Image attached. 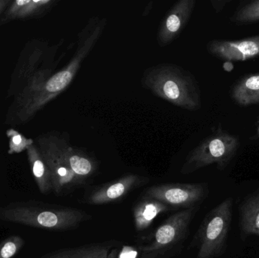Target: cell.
Returning a JSON list of instances; mask_svg holds the SVG:
<instances>
[{"label":"cell","instance_id":"1","mask_svg":"<svg viewBox=\"0 0 259 258\" xmlns=\"http://www.w3.org/2000/svg\"><path fill=\"white\" fill-rule=\"evenodd\" d=\"M142 86L170 104L195 112L201 108L199 83L192 73L179 65L161 63L146 68Z\"/></svg>","mask_w":259,"mask_h":258},{"label":"cell","instance_id":"2","mask_svg":"<svg viewBox=\"0 0 259 258\" xmlns=\"http://www.w3.org/2000/svg\"><path fill=\"white\" fill-rule=\"evenodd\" d=\"M88 215L71 208L56 207L36 201L16 202L0 207V220L35 228L68 230L76 228Z\"/></svg>","mask_w":259,"mask_h":258},{"label":"cell","instance_id":"3","mask_svg":"<svg viewBox=\"0 0 259 258\" xmlns=\"http://www.w3.org/2000/svg\"><path fill=\"white\" fill-rule=\"evenodd\" d=\"M239 147L237 136L218 129L189 153L181 168V174L187 175L211 165H217L219 169H225Z\"/></svg>","mask_w":259,"mask_h":258},{"label":"cell","instance_id":"4","mask_svg":"<svg viewBox=\"0 0 259 258\" xmlns=\"http://www.w3.org/2000/svg\"><path fill=\"white\" fill-rule=\"evenodd\" d=\"M65 133L49 132L39 135L34 141L50 171L53 191L56 195L65 193L83 183L70 169L65 161L63 152Z\"/></svg>","mask_w":259,"mask_h":258},{"label":"cell","instance_id":"5","mask_svg":"<svg viewBox=\"0 0 259 258\" xmlns=\"http://www.w3.org/2000/svg\"><path fill=\"white\" fill-rule=\"evenodd\" d=\"M233 199L227 198L205 217L198 232V258H214L223 252L232 221Z\"/></svg>","mask_w":259,"mask_h":258},{"label":"cell","instance_id":"6","mask_svg":"<svg viewBox=\"0 0 259 258\" xmlns=\"http://www.w3.org/2000/svg\"><path fill=\"white\" fill-rule=\"evenodd\" d=\"M195 207L181 211L169 217L154 233L149 243L140 246L146 256H153L170 249L184 240L194 215Z\"/></svg>","mask_w":259,"mask_h":258},{"label":"cell","instance_id":"7","mask_svg":"<svg viewBox=\"0 0 259 258\" xmlns=\"http://www.w3.org/2000/svg\"><path fill=\"white\" fill-rule=\"evenodd\" d=\"M204 194L205 189L200 183H166L149 188L145 198L157 200L169 207L187 209L194 208Z\"/></svg>","mask_w":259,"mask_h":258},{"label":"cell","instance_id":"8","mask_svg":"<svg viewBox=\"0 0 259 258\" xmlns=\"http://www.w3.org/2000/svg\"><path fill=\"white\" fill-rule=\"evenodd\" d=\"M196 3V0H180L169 9L157 33L160 47L167 46L179 37L191 18Z\"/></svg>","mask_w":259,"mask_h":258},{"label":"cell","instance_id":"9","mask_svg":"<svg viewBox=\"0 0 259 258\" xmlns=\"http://www.w3.org/2000/svg\"><path fill=\"white\" fill-rule=\"evenodd\" d=\"M211 56L226 62H245L259 56V34L237 40L214 39L207 44Z\"/></svg>","mask_w":259,"mask_h":258},{"label":"cell","instance_id":"10","mask_svg":"<svg viewBox=\"0 0 259 258\" xmlns=\"http://www.w3.org/2000/svg\"><path fill=\"white\" fill-rule=\"evenodd\" d=\"M146 180L147 178L146 177L136 174H128L120 177L93 191L89 197V203L100 205L115 202L124 198L132 189Z\"/></svg>","mask_w":259,"mask_h":258},{"label":"cell","instance_id":"11","mask_svg":"<svg viewBox=\"0 0 259 258\" xmlns=\"http://www.w3.org/2000/svg\"><path fill=\"white\" fill-rule=\"evenodd\" d=\"M63 152L70 169L83 183L97 172V159L88 151L71 145L69 134L67 133L64 139Z\"/></svg>","mask_w":259,"mask_h":258},{"label":"cell","instance_id":"12","mask_svg":"<svg viewBox=\"0 0 259 258\" xmlns=\"http://www.w3.org/2000/svg\"><path fill=\"white\" fill-rule=\"evenodd\" d=\"M56 0H15L3 13V21L30 19L42 16L50 12L56 4Z\"/></svg>","mask_w":259,"mask_h":258},{"label":"cell","instance_id":"13","mask_svg":"<svg viewBox=\"0 0 259 258\" xmlns=\"http://www.w3.org/2000/svg\"><path fill=\"white\" fill-rule=\"evenodd\" d=\"M114 247L113 242L92 244L53 251L40 258H116L118 251Z\"/></svg>","mask_w":259,"mask_h":258},{"label":"cell","instance_id":"14","mask_svg":"<svg viewBox=\"0 0 259 258\" xmlns=\"http://www.w3.org/2000/svg\"><path fill=\"white\" fill-rule=\"evenodd\" d=\"M231 98L240 106L259 104V72L248 74L231 89Z\"/></svg>","mask_w":259,"mask_h":258},{"label":"cell","instance_id":"15","mask_svg":"<svg viewBox=\"0 0 259 258\" xmlns=\"http://www.w3.org/2000/svg\"><path fill=\"white\" fill-rule=\"evenodd\" d=\"M169 209V206L161 201L144 198L136 204L133 210L136 230L143 231L149 228L160 214L167 212Z\"/></svg>","mask_w":259,"mask_h":258},{"label":"cell","instance_id":"16","mask_svg":"<svg viewBox=\"0 0 259 258\" xmlns=\"http://www.w3.org/2000/svg\"><path fill=\"white\" fill-rule=\"evenodd\" d=\"M27 154L39 192L42 194L50 193L53 191L51 175L35 142L27 147Z\"/></svg>","mask_w":259,"mask_h":258},{"label":"cell","instance_id":"17","mask_svg":"<svg viewBox=\"0 0 259 258\" xmlns=\"http://www.w3.org/2000/svg\"><path fill=\"white\" fill-rule=\"evenodd\" d=\"M240 228L245 234L259 236V192L246 199L242 205Z\"/></svg>","mask_w":259,"mask_h":258},{"label":"cell","instance_id":"18","mask_svg":"<svg viewBox=\"0 0 259 258\" xmlns=\"http://www.w3.org/2000/svg\"><path fill=\"white\" fill-rule=\"evenodd\" d=\"M231 21L236 24H250L259 21V0L249 2L239 8L233 16Z\"/></svg>","mask_w":259,"mask_h":258},{"label":"cell","instance_id":"19","mask_svg":"<svg viewBox=\"0 0 259 258\" xmlns=\"http://www.w3.org/2000/svg\"><path fill=\"white\" fill-rule=\"evenodd\" d=\"M24 239L18 236H12L0 242V258H12L24 247Z\"/></svg>","mask_w":259,"mask_h":258},{"label":"cell","instance_id":"20","mask_svg":"<svg viewBox=\"0 0 259 258\" xmlns=\"http://www.w3.org/2000/svg\"><path fill=\"white\" fill-rule=\"evenodd\" d=\"M9 137V153H19L24 150H27V147L34 142L32 139H26L18 132L10 130L7 132Z\"/></svg>","mask_w":259,"mask_h":258},{"label":"cell","instance_id":"21","mask_svg":"<svg viewBox=\"0 0 259 258\" xmlns=\"http://www.w3.org/2000/svg\"><path fill=\"white\" fill-rule=\"evenodd\" d=\"M231 0H211V6L213 9L215 11L216 13H219L221 11L223 10L224 8L225 7Z\"/></svg>","mask_w":259,"mask_h":258},{"label":"cell","instance_id":"22","mask_svg":"<svg viewBox=\"0 0 259 258\" xmlns=\"http://www.w3.org/2000/svg\"><path fill=\"white\" fill-rule=\"evenodd\" d=\"M124 249L120 254V258H135L137 256V251L132 248H124Z\"/></svg>","mask_w":259,"mask_h":258},{"label":"cell","instance_id":"23","mask_svg":"<svg viewBox=\"0 0 259 258\" xmlns=\"http://www.w3.org/2000/svg\"><path fill=\"white\" fill-rule=\"evenodd\" d=\"M10 0H0V16L3 15L8 6L10 4Z\"/></svg>","mask_w":259,"mask_h":258},{"label":"cell","instance_id":"24","mask_svg":"<svg viewBox=\"0 0 259 258\" xmlns=\"http://www.w3.org/2000/svg\"><path fill=\"white\" fill-rule=\"evenodd\" d=\"M152 7V6H146V9H145L144 10V14H143V16H146V15H147L148 14H149V12H150V9H149V8Z\"/></svg>","mask_w":259,"mask_h":258},{"label":"cell","instance_id":"25","mask_svg":"<svg viewBox=\"0 0 259 258\" xmlns=\"http://www.w3.org/2000/svg\"><path fill=\"white\" fill-rule=\"evenodd\" d=\"M257 135H258V136L259 137V124L258 126V128H257Z\"/></svg>","mask_w":259,"mask_h":258}]
</instances>
